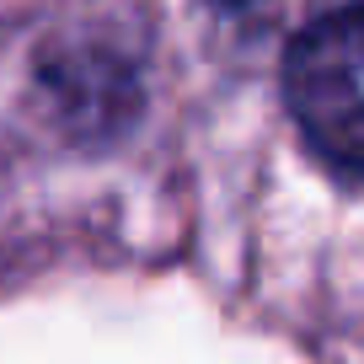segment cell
Masks as SVG:
<instances>
[{
	"mask_svg": "<svg viewBox=\"0 0 364 364\" xmlns=\"http://www.w3.org/2000/svg\"><path fill=\"white\" fill-rule=\"evenodd\" d=\"M284 102L338 177L364 182V6L327 11L289 43Z\"/></svg>",
	"mask_w": 364,
	"mask_h": 364,
	"instance_id": "6da1fadb",
	"label": "cell"
}]
</instances>
